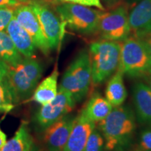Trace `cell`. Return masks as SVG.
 Masks as SVG:
<instances>
[{
	"label": "cell",
	"mask_w": 151,
	"mask_h": 151,
	"mask_svg": "<svg viewBox=\"0 0 151 151\" xmlns=\"http://www.w3.org/2000/svg\"><path fill=\"white\" fill-rule=\"evenodd\" d=\"M98 127L104 139L106 150H124L130 144L135 132L134 113L128 106L113 107Z\"/></svg>",
	"instance_id": "6da1fadb"
},
{
	"label": "cell",
	"mask_w": 151,
	"mask_h": 151,
	"mask_svg": "<svg viewBox=\"0 0 151 151\" xmlns=\"http://www.w3.org/2000/svg\"><path fill=\"white\" fill-rule=\"evenodd\" d=\"M120 49V42L104 39L90 45L88 54L91 65L92 83L94 85L104 83L118 70Z\"/></svg>",
	"instance_id": "7a4b0ae2"
},
{
	"label": "cell",
	"mask_w": 151,
	"mask_h": 151,
	"mask_svg": "<svg viewBox=\"0 0 151 151\" xmlns=\"http://www.w3.org/2000/svg\"><path fill=\"white\" fill-rule=\"evenodd\" d=\"M92 83L91 65L88 50H81L66 69L60 88L69 92L76 104L86 97Z\"/></svg>",
	"instance_id": "3957f363"
},
{
	"label": "cell",
	"mask_w": 151,
	"mask_h": 151,
	"mask_svg": "<svg viewBox=\"0 0 151 151\" xmlns=\"http://www.w3.org/2000/svg\"><path fill=\"white\" fill-rule=\"evenodd\" d=\"M118 69L131 78L145 77L151 73V55L139 38L130 35L120 42Z\"/></svg>",
	"instance_id": "277c9868"
},
{
	"label": "cell",
	"mask_w": 151,
	"mask_h": 151,
	"mask_svg": "<svg viewBox=\"0 0 151 151\" xmlns=\"http://www.w3.org/2000/svg\"><path fill=\"white\" fill-rule=\"evenodd\" d=\"M42 75V67L33 58H25L16 65H8L6 78L17 101L35 91Z\"/></svg>",
	"instance_id": "5b68a950"
},
{
	"label": "cell",
	"mask_w": 151,
	"mask_h": 151,
	"mask_svg": "<svg viewBox=\"0 0 151 151\" xmlns=\"http://www.w3.org/2000/svg\"><path fill=\"white\" fill-rule=\"evenodd\" d=\"M56 6L61 22L70 29L83 35L97 32L99 17L103 11L71 3H62Z\"/></svg>",
	"instance_id": "8992f818"
},
{
	"label": "cell",
	"mask_w": 151,
	"mask_h": 151,
	"mask_svg": "<svg viewBox=\"0 0 151 151\" xmlns=\"http://www.w3.org/2000/svg\"><path fill=\"white\" fill-rule=\"evenodd\" d=\"M97 32L104 40L121 41L130 36L127 6L118 4L110 11L101 12Z\"/></svg>",
	"instance_id": "52a82bcc"
},
{
	"label": "cell",
	"mask_w": 151,
	"mask_h": 151,
	"mask_svg": "<svg viewBox=\"0 0 151 151\" xmlns=\"http://www.w3.org/2000/svg\"><path fill=\"white\" fill-rule=\"evenodd\" d=\"M76 102L69 92L59 88L56 97L53 100L43 105L37 111L35 122L41 131H44L54 122L62 119L71 112Z\"/></svg>",
	"instance_id": "ba28073f"
},
{
	"label": "cell",
	"mask_w": 151,
	"mask_h": 151,
	"mask_svg": "<svg viewBox=\"0 0 151 151\" xmlns=\"http://www.w3.org/2000/svg\"><path fill=\"white\" fill-rule=\"evenodd\" d=\"M29 4L37 17L49 48L50 50L57 48L62 39V23L60 19L44 3L33 2Z\"/></svg>",
	"instance_id": "9c48e42d"
},
{
	"label": "cell",
	"mask_w": 151,
	"mask_h": 151,
	"mask_svg": "<svg viewBox=\"0 0 151 151\" xmlns=\"http://www.w3.org/2000/svg\"><path fill=\"white\" fill-rule=\"evenodd\" d=\"M14 17L31 37L36 48H39L45 55H48L50 49L31 6L29 4H23L16 7L14 9Z\"/></svg>",
	"instance_id": "30bf717a"
},
{
	"label": "cell",
	"mask_w": 151,
	"mask_h": 151,
	"mask_svg": "<svg viewBox=\"0 0 151 151\" xmlns=\"http://www.w3.org/2000/svg\"><path fill=\"white\" fill-rule=\"evenodd\" d=\"M75 117L66 116L44 130V142L48 151H63L72 129Z\"/></svg>",
	"instance_id": "8fae6325"
},
{
	"label": "cell",
	"mask_w": 151,
	"mask_h": 151,
	"mask_svg": "<svg viewBox=\"0 0 151 151\" xmlns=\"http://www.w3.org/2000/svg\"><path fill=\"white\" fill-rule=\"evenodd\" d=\"M95 123L87 118L83 111L75 117L73 127L63 151H84L88 137Z\"/></svg>",
	"instance_id": "7c38bea8"
},
{
	"label": "cell",
	"mask_w": 151,
	"mask_h": 151,
	"mask_svg": "<svg viewBox=\"0 0 151 151\" xmlns=\"http://www.w3.org/2000/svg\"><path fill=\"white\" fill-rule=\"evenodd\" d=\"M130 35L139 37L151 32V0H141L129 14Z\"/></svg>",
	"instance_id": "4fadbf2b"
},
{
	"label": "cell",
	"mask_w": 151,
	"mask_h": 151,
	"mask_svg": "<svg viewBox=\"0 0 151 151\" xmlns=\"http://www.w3.org/2000/svg\"><path fill=\"white\" fill-rule=\"evenodd\" d=\"M132 99L137 120L141 124H151V90L144 83L137 82L132 89Z\"/></svg>",
	"instance_id": "5bb4252c"
},
{
	"label": "cell",
	"mask_w": 151,
	"mask_h": 151,
	"mask_svg": "<svg viewBox=\"0 0 151 151\" xmlns=\"http://www.w3.org/2000/svg\"><path fill=\"white\" fill-rule=\"evenodd\" d=\"M6 30L18 52L25 58H33L36 50L35 43L29 34L19 24L14 16Z\"/></svg>",
	"instance_id": "9a60e30c"
},
{
	"label": "cell",
	"mask_w": 151,
	"mask_h": 151,
	"mask_svg": "<svg viewBox=\"0 0 151 151\" xmlns=\"http://www.w3.org/2000/svg\"><path fill=\"white\" fill-rule=\"evenodd\" d=\"M124 73L118 69L110 77L105 89V98L113 106H119L124 102L127 97V91L123 81Z\"/></svg>",
	"instance_id": "2e32d148"
},
{
	"label": "cell",
	"mask_w": 151,
	"mask_h": 151,
	"mask_svg": "<svg viewBox=\"0 0 151 151\" xmlns=\"http://www.w3.org/2000/svg\"><path fill=\"white\" fill-rule=\"evenodd\" d=\"M58 73L57 68L35 88L32 100L41 105H45L55 99L58 94Z\"/></svg>",
	"instance_id": "e0dca14e"
},
{
	"label": "cell",
	"mask_w": 151,
	"mask_h": 151,
	"mask_svg": "<svg viewBox=\"0 0 151 151\" xmlns=\"http://www.w3.org/2000/svg\"><path fill=\"white\" fill-rule=\"evenodd\" d=\"M113 106L99 94L92 95L87 102L83 111L87 118L94 123L103 120L110 113Z\"/></svg>",
	"instance_id": "ac0fdd59"
},
{
	"label": "cell",
	"mask_w": 151,
	"mask_h": 151,
	"mask_svg": "<svg viewBox=\"0 0 151 151\" xmlns=\"http://www.w3.org/2000/svg\"><path fill=\"white\" fill-rule=\"evenodd\" d=\"M34 141L27 122H22L14 137L6 142L0 151H34Z\"/></svg>",
	"instance_id": "d6986e66"
},
{
	"label": "cell",
	"mask_w": 151,
	"mask_h": 151,
	"mask_svg": "<svg viewBox=\"0 0 151 151\" xmlns=\"http://www.w3.org/2000/svg\"><path fill=\"white\" fill-rule=\"evenodd\" d=\"M0 59L10 65H16L22 60L21 54L4 31H0Z\"/></svg>",
	"instance_id": "ffe728a7"
},
{
	"label": "cell",
	"mask_w": 151,
	"mask_h": 151,
	"mask_svg": "<svg viewBox=\"0 0 151 151\" xmlns=\"http://www.w3.org/2000/svg\"><path fill=\"white\" fill-rule=\"evenodd\" d=\"M18 102L6 77L0 81V112H9Z\"/></svg>",
	"instance_id": "44dd1931"
},
{
	"label": "cell",
	"mask_w": 151,
	"mask_h": 151,
	"mask_svg": "<svg viewBox=\"0 0 151 151\" xmlns=\"http://www.w3.org/2000/svg\"><path fill=\"white\" fill-rule=\"evenodd\" d=\"M104 143V139L101 132L94 128L88 137L84 151H102Z\"/></svg>",
	"instance_id": "7402d4cb"
},
{
	"label": "cell",
	"mask_w": 151,
	"mask_h": 151,
	"mask_svg": "<svg viewBox=\"0 0 151 151\" xmlns=\"http://www.w3.org/2000/svg\"><path fill=\"white\" fill-rule=\"evenodd\" d=\"M139 146L142 151H151V124H149L141 132Z\"/></svg>",
	"instance_id": "603a6c76"
},
{
	"label": "cell",
	"mask_w": 151,
	"mask_h": 151,
	"mask_svg": "<svg viewBox=\"0 0 151 151\" xmlns=\"http://www.w3.org/2000/svg\"><path fill=\"white\" fill-rule=\"evenodd\" d=\"M14 16V9L9 7H0V31H4L11 19Z\"/></svg>",
	"instance_id": "cb8c5ba5"
},
{
	"label": "cell",
	"mask_w": 151,
	"mask_h": 151,
	"mask_svg": "<svg viewBox=\"0 0 151 151\" xmlns=\"http://www.w3.org/2000/svg\"><path fill=\"white\" fill-rule=\"evenodd\" d=\"M62 3H71L88 7H95L100 11H105L101 0H62Z\"/></svg>",
	"instance_id": "d4e9b609"
},
{
	"label": "cell",
	"mask_w": 151,
	"mask_h": 151,
	"mask_svg": "<svg viewBox=\"0 0 151 151\" xmlns=\"http://www.w3.org/2000/svg\"><path fill=\"white\" fill-rule=\"evenodd\" d=\"M23 4L18 0H0V7H9L16 9L20 5Z\"/></svg>",
	"instance_id": "484cf974"
},
{
	"label": "cell",
	"mask_w": 151,
	"mask_h": 151,
	"mask_svg": "<svg viewBox=\"0 0 151 151\" xmlns=\"http://www.w3.org/2000/svg\"><path fill=\"white\" fill-rule=\"evenodd\" d=\"M137 38H139L144 43V45L146 46L147 49H148L149 53L151 55V32L147 33L146 35H143Z\"/></svg>",
	"instance_id": "4316f807"
},
{
	"label": "cell",
	"mask_w": 151,
	"mask_h": 151,
	"mask_svg": "<svg viewBox=\"0 0 151 151\" xmlns=\"http://www.w3.org/2000/svg\"><path fill=\"white\" fill-rule=\"evenodd\" d=\"M8 73V65L0 59V81L6 77Z\"/></svg>",
	"instance_id": "83f0119b"
},
{
	"label": "cell",
	"mask_w": 151,
	"mask_h": 151,
	"mask_svg": "<svg viewBox=\"0 0 151 151\" xmlns=\"http://www.w3.org/2000/svg\"><path fill=\"white\" fill-rule=\"evenodd\" d=\"M102 1L106 6H107V8L111 9L118 5L120 0H102Z\"/></svg>",
	"instance_id": "f1b7e54d"
},
{
	"label": "cell",
	"mask_w": 151,
	"mask_h": 151,
	"mask_svg": "<svg viewBox=\"0 0 151 151\" xmlns=\"http://www.w3.org/2000/svg\"><path fill=\"white\" fill-rule=\"evenodd\" d=\"M6 142V136L0 129V150Z\"/></svg>",
	"instance_id": "f546056e"
},
{
	"label": "cell",
	"mask_w": 151,
	"mask_h": 151,
	"mask_svg": "<svg viewBox=\"0 0 151 151\" xmlns=\"http://www.w3.org/2000/svg\"><path fill=\"white\" fill-rule=\"evenodd\" d=\"M144 78L145 80H146V85L149 87V88H150V89L151 90V73L150 74L144 77Z\"/></svg>",
	"instance_id": "4dcf8cb0"
},
{
	"label": "cell",
	"mask_w": 151,
	"mask_h": 151,
	"mask_svg": "<svg viewBox=\"0 0 151 151\" xmlns=\"http://www.w3.org/2000/svg\"><path fill=\"white\" fill-rule=\"evenodd\" d=\"M45 1H49V0H24V2L26 4H30L33 2H41L43 3Z\"/></svg>",
	"instance_id": "1f68e13d"
},
{
	"label": "cell",
	"mask_w": 151,
	"mask_h": 151,
	"mask_svg": "<svg viewBox=\"0 0 151 151\" xmlns=\"http://www.w3.org/2000/svg\"><path fill=\"white\" fill-rule=\"evenodd\" d=\"M49 2L55 5H58L62 4V0H49Z\"/></svg>",
	"instance_id": "d6a6232c"
},
{
	"label": "cell",
	"mask_w": 151,
	"mask_h": 151,
	"mask_svg": "<svg viewBox=\"0 0 151 151\" xmlns=\"http://www.w3.org/2000/svg\"><path fill=\"white\" fill-rule=\"evenodd\" d=\"M141 0H128V2L130 5H135L136 4H137L139 1H140Z\"/></svg>",
	"instance_id": "836d02e7"
},
{
	"label": "cell",
	"mask_w": 151,
	"mask_h": 151,
	"mask_svg": "<svg viewBox=\"0 0 151 151\" xmlns=\"http://www.w3.org/2000/svg\"><path fill=\"white\" fill-rule=\"evenodd\" d=\"M18 1H20V2H22V3H23V4H26L25 2H24V0H18Z\"/></svg>",
	"instance_id": "e575fe53"
}]
</instances>
